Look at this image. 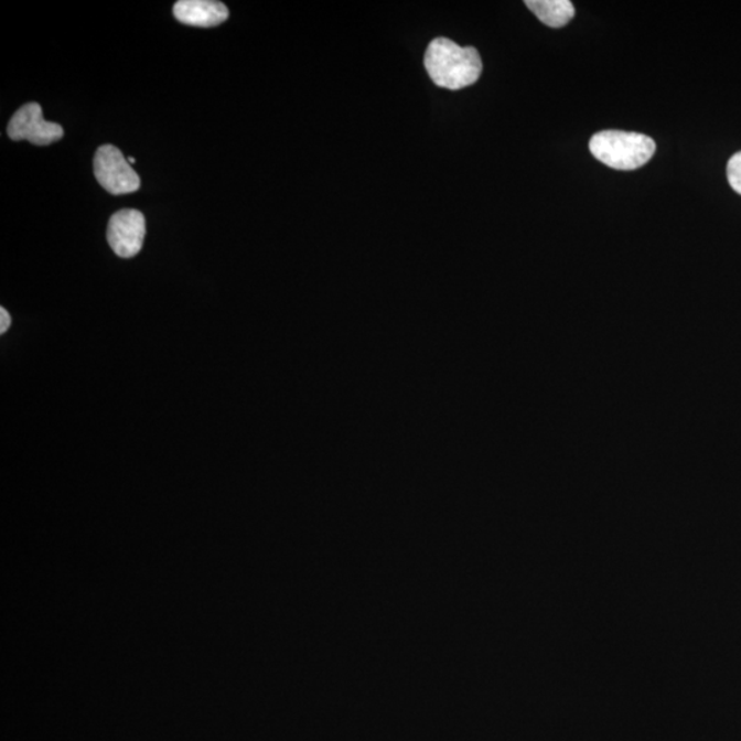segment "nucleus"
<instances>
[{"label":"nucleus","mask_w":741,"mask_h":741,"mask_svg":"<svg viewBox=\"0 0 741 741\" xmlns=\"http://www.w3.org/2000/svg\"><path fill=\"white\" fill-rule=\"evenodd\" d=\"M11 324V318L8 311L4 308H0V333L4 334L9 330Z\"/></svg>","instance_id":"obj_9"},{"label":"nucleus","mask_w":741,"mask_h":741,"mask_svg":"<svg viewBox=\"0 0 741 741\" xmlns=\"http://www.w3.org/2000/svg\"><path fill=\"white\" fill-rule=\"evenodd\" d=\"M589 150L594 159L616 171H634L653 159L656 144L647 135L602 131L593 135Z\"/></svg>","instance_id":"obj_2"},{"label":"nucleus","mask_w":741,"mask_h":741,"mask_svg":"<svg viewBox=\"0 0 741 741\" xmlns=\"http://www.w3.org/2000/svg\"><path fill=\"white\" fill-rule=\"evenodd\" d=\"M173 15L185 25L212 28L227 21L229 11L217 0H179L173 6Z\"/></svg>","instance_id":"obj_6"},{"label":"nucleus","mask_w":741,"mask_h":741,"mask_svg":"<svg viewBox=\"0 0 741 741\" xmlns=\"http://www.w3.org/2000/svg\"><path fill=\"white\" fill-rule=\"evenodd\" d=\"M8 133L17 142L28 140L33 144L47 146L64 138V128L57 122L44 120L42 106L31 103L22 106L11 117Z\"/></svg>","instance_id":"obj_4"},{"label":"nucleus","mask_w":741,"mask_h":741,"mask_svg":"<svg viewBox=\"0 0 741 741\" xmlns=\"http://www.w3.org/2000/svg\"><path fill=\"white\" fill-rule=\"evenodd\" d=\"M95 178L108 193L131 194L140 189V178L116 146H100L94 157Z\"/></svg>","instance_id":"obj_3"},{"label":"nucleus","mask_w":741,"mask_h":741,"mask_svg":"<svg viewBox=\"0 0 741 741\" xmlns=\"http://www.w3.org/2000/svg\"><path fill=\"white\" fill-rule=\"evenodd\" d=\"M425 66L436 86L451 92L473 86L484 69L474 47H460L447 37H437L429 44Z\"/></svg>","instance_id":"obj_1"},{"label":"nucleus","mask_w":741,"mask_h":741,"mask_svg":"<svg viewBox=\"0 0 741 741\" xmlns=\"http://www.w3.org/2000/svg\"><path fill=\"white\" fill-rule=\"evenodd\" d=\"M146 237V218L142 212L122 210L111 216L108 243L117 256L132 258L142 250Z\"/></svg>","instance_id":"obj_5"},{"label":"nucleus","mask_w":741,"mask_h":741,"mask_svg":"<svg viewBox=\"0 0 741 741\" xmlns=\"http://www.w3.org/2000/svg\"><path fill=\"white\" fill-rule=\"evenodd\" d=\"M128 162H129V164L133 165V164H135V159H133V157H129Z\"/></svg>","instance_id":"obj_10"},{"label":"nucleus","mask_w":741,"mask_h":741,"mask_svg":"<svg viewBox=\"0 0 741 741\" xmlns=\"http://www.w3.org/2000/svg\"><path fill=\"white\" fill-rule=\"evenodd\" d=\"M728 182L741 195V151L734 154L727 167Z\"/></svg>","instance_id":"obj_8"},{"label":"nucleus","mask_w":741,"mask_h":741,"mask_svg":"<svg viewBox=\"0 0 741 741\" xmlns=\"http://www.w3.org/2000/svg\"><path fill=\"white\" fill-rule=\"evenodd\" d=\"M525 4L543 24L551 28L569 24L576 14L570 0H526Z\"/></svg>","instance_id":"obj_7"}]
</instances>
